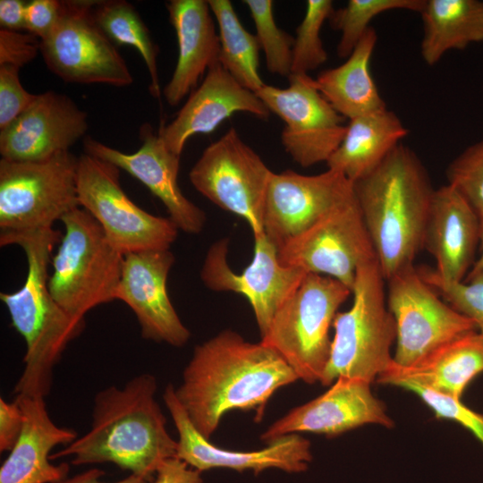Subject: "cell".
I'll use <instances>...</instances> for the list:
<instances>
[{
    "instance_id": "obj_1",
    "label": "cell",
    "mask_w": 483,
    "mask_h": 483,
    "mask_svg": "<svg viewBox=\"0 0 483 483\" xmlns=\"http://www.w3.org/2000/svg\"><path fill=\"white\" fill-rule=\"evenodd\" d=\"M296 380L274 349L226 329L195 346L174 391L192 425L210 439L228 411L253 410L261 418L275 392Z\"/></svg>"
},
{
    "instance_id": "obj_2",
    "label": "cell",
    "mask_w": 483,
    "mask_h": 483,
    "mask_svg": "<svg viewBox=\"0 0 483 483\" xmlns=\"http://www.w3.org/2000/svg\"><path fill=\"white\" fill-rule=\"evenodd\" d=\"M155 376L142 373L123 387L110 386L93 401L87 433L51 460L70 457L73 465L112 462L151 481L159 467L177 458V441L166 429V419L156 399Z\"/></svg>"
},
{
    "instance_id": "obj_3",
    "label": "cell",
    "mask_w": 483,
    "mask_h": 483,
    "mask_svg": "<svg viewBox=\"0 0 483 483\" xmlns=\"http://www.w3.org/2000/svg\"><path fill=\"white\" fill-rule=\"evenodd\" d=\"M59 231L52 229L0 234V245H19L24 251L28 272L23 285L14 292H1L12 326L26 345L23 370L14 386L15 395L46 397L51 389L53 371L68 343L79 336L85 319L69 315L48 288V265Z\"/></svg>"
},
{
    "instance_id": "obj_4",
    "label": "cell",
    "mask_w": 483,
    "mask_h": 483,
    "mask_svg": "<svg viewBox=\"0 0 483 483\" xmlns=\"http://www.w3.org/2000/svg\"><path fill=\"white\" fill-rule=\"evenodd\" d=\"M356 199L386 281L424 249L435 189L419 158L400 143L370 174L353 182Z\"/></svg>"
},
{
    "instance_id": "obj_5",
    "label": "cell",
    "mask_w": 483,
    "mask_h": 483,
    "mask_svg": "<svg viewBox=\"0 0 483 483\" xmlns=\"http://www.w3.org/2000/svg\"><path fill=\"white\" fill-rule=\"evenodd\" d=\"M385 282L377 258L358 267L352 306L337 312L333 322L335 334L322 386H331L339 377L372 384L392 365L396 328L386 307Z\"/></svg>"
},
{
    "instance_id": "obj_6",
    "label": "cell",
    "mask_w": 483,
    "mask_h": 483,
    "mask_svg": "<svg viewBox=\"0 0 483 483\" xmlns=\"http://www.w3.org/2000/svg\"><path fill=\"white\" fill-rule=\"evenodd\" d=\"M60 221L64 233L52 256L48 288L69 315L84 319L90 309L116 300L124 255L84 208L68 212Z\"/></svg>"
},
{
    "instance_id": "obj_7",
    "label": "cell",
    "mask_w": 483,
    "mask_h": 483,
    "mask_svg": "<svg viewBox=\"0 0 483 483\" xmlns=\"http://www.w3.org/2000/svg\"><path fill=\"white\" fill-rule=\"evenodd\" d=\"M351 294L352 290L335 278L306 274L276 311L260 342L274 349L299 379L320 382L330 354V327Z\"/></svg>"
},
{
    "instance_id": "obj_8",
    "label": "cell",
    "mask_w": 483,
    "mask_h": 483,
    "mask_svg": "<svg viewBox=\"0 0 483 483\" xmlns=\"http://www.w3.org/2000/svg\"><path fill=\"white\" fill-rule=\"evenodd\" d=\"M79 157L71 151L41 161L0 160V234L47 230L80 207Z\"/></svg>"
},
{
    "instance_id": "obj_9",
    "label": "cell",
    "mask_w": 483,
    "mask_h": 483,
    "mask_svg": "<svg viewBox=\"0 0 483 483\" xmlns=\"http://www.w3.org/2000/svg\"><path fill=\"white\" fill-rule=\"evenodd\" d=\"M119 168L89 154L79 157L77 193L80 207L100 225L122 254L169 250L178 228L169 217L149 214L123 190Z\"/></svg>"
},
{
    "instance_id": "obj_10",
    "label": "cell",
    "mask_w": 483,
    "mask_h": 483,
    "mask_svg": "<svg viewBox=\"0 0 483 483\" xmlns=\"http://www.w3.org/2000/svg\"><path fill=\"white\" fill-rule=\"evenodd\" d=\"M96 1H62V13L52 32L40 41L48 69L68 83H102L126 87L132 75L115 45L94 16Z\"/></svg>"
},
{
    "instance_id": "obj_11",
    "label": "cell",
    "mask_w": 483,
    "mask_h": 483,
    "mask_svg": "<svg viewBox=\"0 0 483 483\" xmlns=\"http://www.w3.org/2000/svg\"><path fill=\"white\" fill-rule=\"evenodd\" d=\"M273 174L232 127L205 148L189 178L215 205L244 219L257 236L264 233V208Z\"/></svg>"
},
{
    "instance_id": "obj_12",
    "label": "cell",
    "mask_w": 483,
    "mask_h": 483,
    "mask_svg": "<svg viewBox=\"0 0 483 483\" xmlns=\"http://www.w3.org/2000/svg\"><path fill=\"white\" fill-rule=\"evenodd\" d=\"M387 307L396 328L394 362L408 367L453 339L477 329L430 286L414 265L386 280Z\"/></svg>"
},
{
    "instance_id": "obj_13",
    "label": "cell",
    "mask_w": 483,
    "mask_h": 483,
    "mask_svg": "<svg viewBox=\"0 0 483 483\" xmlns=\"http://www.w3.org/2000/svg\"><path fill=\"white\" fill-rule=\"evenodd\" d=\"M288 79L287 88L266 84L256 95L285 123L281 140L295 163L302 167L326 163L344 137V117L318 91L315 79L308 74Z\"/></svg>"
},
{
    "instance_id": "obj_14",
    "label": "cell",
    "mask_w": 483,
    "mask_h": 483,
    "mask_svg": "<svg viewBox=\"0 0 483 483\" xmlns=\"http://www.w3.org/2000/svg\"><path fill=\"white\" fill-rule=\"evenodd\" d=\"M280 262L336 279L352 290L358 267L377 258L354 195L278 250Z\"/></svg>"
},
{
    "instance_id": "obj_15",
    "label": "cell",
    "mask_w": 483,
    "mask_h": 483,
    "mask_svg": "<svg viewBox=\"0 0 483 483\" xmlns=\"http://www.w3.org/2000/svg\"><path fill=\"white\" fill-rule=\"evenodd\" d=\"M228 244L227 239L212 244L204 259L200 278L212 291L243 295L252 308L262 336L276 311L307 273L283 265L276 247L263 233L254 236L252 260L238 274L228 264Z\"/></svg>"
},
{
    "instance_id": "obj_16",
    "label": "cell",
    "mask_w": 483,
    "mask_h": 483,
    "mask_svg": "<svg viewBox=\"0 0 483 483\" xmlns=\"http://www.w3.org/2000/svg\"><path fill=\"white\" fill-rule=\"evenodd\" d=\"M354 195L353 182L333 169L313 175L274 173L264 208V233L278 250Z\"/></svg>"
},
{
    "instance_id": "obj_17",
    "label": "cell",
    "mask_w": 483,
    "mask_h": 483,
    "mask_svg": "<svg viewBox=\"0 0 483 483\" xmlns=\"http://www.w3.org/2000/svg\"><path fill=\"white\" fill-rule=\"evenodd\" d=\"M174 386L168 384L163 399L178 432L177 458L190 467L204 471L226 468L239 472L251 470L258 474L267 469L288 473L307 470L312 461L310 442L298 434H292L267 443L254 451H235L216 446L204 437L192 425L176 398Z\"/></svg>"
},
{
    "instance_id": "obj_18",
    "label": "cell",
    "mask_w": 483,
    "mask_h": 483,
    "mask_svg": "<svg viewBox=\"0 0 483 483\" xmlns=\"http://www.w3.org/2000/svg\"><path fill=\"white\" fill-rule=\"evenodd\" d=\"M370 386L360 378L339 377L323 394L275 420L260 438L269 443L301 432L335 436L367 424L392 428L394 420Z\"/></svg>"
},
{
    "instance_id": "obj_19",
    "label": "cell",
    "mask_w": 483,
    "mask_h": 483,
    "mask_svg": "<svg viewBox=\"0 0 483 483\" xmlns=\"http://www.w3.org/2000/svg\"><path fill=\"white\" fill-rule=\"evenodd\" d=\"M140 148L124 153L91 137L84 140L86 154L123 169L143 183L165 207L178 229L199 233L206 223L205 212L188 199L178 184L180 157L171 151L148 123L140 127Z\"/></svg>"
},
{
    "instance_id": "obj_20",
    "label": "cell",
    "mask_w": 483,
    "mask_h": 483,
    "mask_svg": "<svg viewBox=\"0 0 483 483\" xmlns=\"http://www.w3.org/2000/svg\"><path fill=\"white\" fill-rule=\"evenodd\" d=\"M174 263L170 250L124 255L115 299L133 311L144 339L182 347L189 341L191 332L167 293L166 281Z\"/></svg>"
},
{
    "instance_id": "obj_21",
    "label": "cell",
    "mask_w": 483,
    "mask_h": 483,
    "mask_svg": "<svg viewBox=\"0 0 483 483\" xmlns=\"http://www.w3.org/2000/svg\"><path fill=\"white\" fill-rule=\"evenodd\" d=\"M89 128L87 113L68 96L53 90L37 95L31 105L0 131V154L10 161H41L70 148Z\"/></svg>"
},
{
    "instance_id": "obj_22",
    "label": "cell",
    "mask_w": 483,
    "mask_h": 483,
    "mask_svg": "<svg viewBox=\"0 0 483 483\" xmlns=\"http://www.w3.org/2000/svg\"><path fill=\"white\" fill-rule=\"evenodd\" d=\"M245 112L267 119L269 110L255 92L242 86L220 64H212L175 118L158 131L166 147L181 156L187 140L213 132L225 119Z\"/></svg>"
},
{
    "instance_id": "obj_23",
    "label": "cell",
    "mask_w": 483,
    "mask_h": 483,
    "mask_svg": "<svg viewBox=\"0 0 483 483\" xmlns=\"http://www.w3.org/2000/svg\"><path fill=\"white\" fill-rule=\"evenodd\" d=\"M479 238V216L471 205L449 184L435 190L424 238V249L436 264L431 274L445 284L462 282Z\"/></svg>"
},
{
    "instance_id": "obj_24",
    "label": "cell",
    "mask_w": 483,
    "mask_h": 483,
    "mask_svg": "<svg viewBox=\"0 0 483 483\" xmlns=\"http://www.w3.org/2000/svg\"><path fill=\"white\" fill-rule=\"evenodd\" d=\"M23 413L21 433L0 468V483H55L65 479L66 462L53 464L51 451L68 445L79 436L57 426L50 418L44 397L15 395Z\"/></svg>"
},
{
    "instance_id": "obj_25",
    "label": "cell",
    "mask_w": 483,
    "mask_h": 483,
    "mask_svg": "<svg viewBox=\"0 0 483 483\" xmlns=\"http://www.w3.org/2000/svg\"><path fill=\"white\" fill-rule=\"evenodd\" d=\"M166 8L177 37L178 58L163 93L166 102L174 106L218 61L220 44L208 1L171 0Z\"/></svg>"
},
{
    "instance_id": "obj_26",
    "label": "cell",
    "mask_w": 483,
    "mask_h": 483,
    "mask_svg": "<svg viewBox=\"0 0 483 483\" xmlns=\"http://www.w3.org/2000/svg\"><path fill=\"white\" fill-rule=\"evenodd\" d=\"M482 372L483 335L475 330L443 344L408 367L393 361L377 382L399 387L415 385L461 399L470 381Z\"/></svg>"
},
{
    "instance_id": "obj_27",
    "label": "cell",
    "mask_w": 483,
    "mask_h": 483,
    "mask_svg": "<svg viewBox=\"0 0 483 483\" xmlns=\"http://www.w3.org/2000/svg\"><path fill=\"white\" fill-rule=\"evenodd\" d=\"M407 135L401 119L387 108L353 118L327 167L355 182L376 169Z\"/></svg>"
},
{
    "instance_id": "obj_28",
    "label": "cell",
    "mask_w": 483,
    "mask_h": 483,
    "mask_svg": "<svg viewBox=\"0 0 483 483\" xmlns=\"http://www.w3.org/2000/svg\"><path fill=\"white\" fill-rule=\"evenodd\" d=\"M377 41V32L369 27L343 64L321 72L315 79L322 96L349 120L386 109L369 71Z\"/></svg>"
},
{
    "instance_id": "obj_29",
    "label": "cell",
    "mask_w": 483,
    "mask_h": 483,
    "mask_svg": "<svg viewBox=\"0 0 483 483\" xmlns=\"http://www.w3.org/2000/svg\"><path fill=\"white\" fill-rule=\"evenodd\" d=\"M420 55L434 65L449 50L483 42V1L426 0Z\"/></svg>"
},
{
    "instance_id": "obj_30",
    "label": "cell",
    "mask_w": 483,
    "mask_h": 483,
    "mask_svg": "<svg viewBox=\"0 0 483 483\" xmlns=\"http://www.w3.org/2000/svg\"><path fill=\"white\" fill-rule=\"evenodd\" d=\"M208 2L218 25V61L242 86L256 93L266 85L258 73L260 47L256 35L243 27L231 1Z\"/></svg>"
},
{
    "instance_id": "obj_31",
    "label": "cell",
    "mask_w": 483,
    "mask_h": 483,
    "mask_svg": "<svg viewBox=\"0 0 483 483\" xmlns=\"http://www.w3.org/2000/svg\"><path fill=\"white\" fill-rule=\"evenodd\" d=\"M94 16L101 30L114 45L134 47L141 55L150 76V92L160 96L157 56L158 48L133 5L123 0L96 1Z\"/></svg>"
},
{
    "instance_id": "obj_32",
    "label": "cell",
    "mask_w": 483,
    "mask_h": 483,
    "mask_svg": "<svg viewBox=\"0 0 483 483\" xmlns=\"http://www.w3.org/2000/svg\"><path fill=\"white\" fill-rule=\"evenodd\" d=\"M426 0H349L346 5L334 10L329 20L341 32L337 55L347 58L378 14L392 10H408L420 13Z\"/></svg>"
},
{
    "instance_id": "obj_33",
    "label": "cell",
    "mask_w": 483,
    "mask_h": 483,
    "mask_svg": "<svg viewBox=\"0 0 483 483\" xmlns=\"http://www.w3.org/2000/svg\"><path fill=\"white\" fill-rule=\"evenodd\" d=\"M256 28V37L266 58L267 69L274 74H292L294 38L281 30L274 18L273 1L244 0Z\"/></svg>"
},
{
    "instance_id": "obj_34",
    "label": "cell",
    "mask_w": 483,
    "mask_h": 483,
    "mask_svg": "<svg viewBox=\"0 0 483 483\" xmlns=\"http://www.w3.org/2000/svg\"><path fill=\"white\" fill-rule=\"evenodd\" d=\"M334 12L331 0H309L304 17L296 29L292 47V74H308L327 60L320 33Z\"/></svg>"
},
{
    "instance_id": "obj_35",
    "label": "cell",
    "mask_w": 483,
    "mask_h": 483,
    "mask_svg": "<svg viewBox=\"0 0 483 483\" xmlns=\"http://www.w3.org/2000/svg\"><path fill=\"white\" fill-rule=\"evenodd\" d=\"M423 279L441 298L460 313L470 318L483 335V272H469L461 283L445 284L429 268H418Z\"/></svg>"
},
{
    "instance_id": "obj_36",
    "label": "cell",
    "mask_w": 483,
    "mask_h": 483,
    "mask_svg": "<svg viewBox=\"0 0 483 483\" xmlns=\"http://www.w3.org/2000/svg\"><path fill=\"white\" fill-rule=\"evenodd\" d=\"M447 184L483 215V140L458 155L447 166Z\"/></svg>"
},
{
    "instance_id": "obj_37",
    "label": "cell",
    "mask_w": 483,
    "mask_h": 483,
    "mask_svg": "<svg viewBox=\"0 0 483 483\" xmlns=\"http://www.w3.org/2000/svg\"><path fill=\"white\" fill-rule=\"evenodd\" d=\"M402 388L417 394L435 413L437 419L455 421L468 429L483 446V414L477 412L461 399L441 394L415 385H405Z\"/></svg>"
},
{
    "instance_id": "obj_38",
    "label": "cell",
    "mask_w": 483,
    "mask_h": 483,
    "mask_svg": "<svg viewBox=\"0 0 483 483\" xmlns=\"http://www.w3.org/2000/svg\"><path fill=\"white\" fill-rule=\"evenodd\" d=\"M20 69L0 65V129H4L25 111L37 97L21 83Z\"/></svg>"
},
{
    "instance_id": "obj_39",
    "label": "cell",
    "mask_w": 483,
    "mask_h": 483,
    "mask_svg": "<svg viewBox=\"0 0 483 483\" xmlns=\"http://www.w3.org/2000/svg\"><path fill=\"white\" fill-rule=\"evenodd\" d=\"M40 52V39L26 31L0 30V65L21 69Z\"/></svg>"
},
{
    "instance_id": "obj_40",
    "label": "cell",
    "mask_w": 483,
    "mask_h": 483,
    "mask_svg": "<svg viewBox=\"0 0 483 483\" xmlns=\"http://www.w3.org/2000/svg\"><path fill=\"white\" fill-rule=\"evenodd\" d=\"M62 13V1L33 0L26 6V31L40 41L48 37Z\"/></svg>"
},
{
    "instance_id": "obj_41",
    "label": "cell",
    "mask_w": 483,
    "mask_h": 483,
    "mask_svg": "<svg viewBox=\"0 0 483 483\" xmlns=\"http://www.w3.org/2000/svg\"><path fill=\"white\" fill-rule=\"evenodd\" d=\"M23 413L14 400L0 398V452H10L16 444L23 427Z\"/></svg>"
},
{
    "instance_id": "obj_42",
    "label": "cell",
    "mask_w": 483,
    "mask_h": 483,
    "mask_svg": "<svg viewBox=\"0 0 483 483\" xmlns=\"http://www.w3.org/2000/svg\"><path fill=\"white\" fill-rule=\"evenodd\" d=\"M201 472L178 458L165 461L149 483H203Z\"/></svg>"
},
{
    "instance_id": "obj_43",
    "label": "cell",
    "mask_w": 483,
    "mask_h": 483,
    "mask_svg": "<svg viewBox=\"0 0 483 483\" xmlns=\"http://www.w3.org/2000/svg\"><path fill=\"white\" fill-rule=\"evenodd\" d=\"M26 6L27 2L21 0H1V29L15 31L26 30Z\"/></svg>"
},
{
    "instance_id": "obj_44",
    "label": "cell",
    "mask_w": 483,
    "mask_h": 483,
    "mask_svg": "<svg viewBox=\"0 0 483 483\" xmlns=\"http://www.w3.org/2000/svg\"><path fill=\"white\" fill-rule=\"evenodd\" d=\"M105 475V471L98 468H90L81 473L65 479L55 483H149L148 479L130 474L129 476L112 482L102 481L101 478Z\"/></svg>"
},
{
    "instance_id": "obj_45",
    "label": "cell",
    "mask_w": 483,
    "mask_h": 483,
    "mask_svg": "<svg viewBox=\"0 0 483 483\" xmlns=\"http://www.w3.org/2000/svg\"><path fill=\"white\" fill-rule=\"evenodd\" d=\"M480 220V238H479V246H480V256L474 262L470 272H483V215H479Z\"/></svg>"
}]
</instances>
